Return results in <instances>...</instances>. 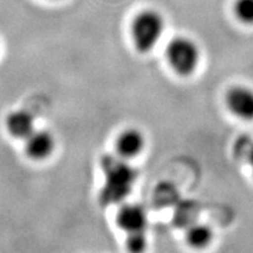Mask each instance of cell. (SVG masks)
<instances>
[{"instance_id":"6da1fadb","label":"cell","mask_w":253,"mask_h":253,"mask_svg":"<svg viewBox=\"0 0 253 253\" xmlns=\"http://www.w3.org/2000/svg\"><path fill=\"white\" fill-rule=\"evenodd\" d=\"M102 168L104 183L101 201L106 205L120 203L131 192L136 181V171L123 158H104Z\"/></svg>"},{"instance_id":"7a4b0ae2","label":"cell","mask_w":253,"mask_h":253,"mask_svg":"<svg viewBox=\"0 0 253 253\" xmlns=\"http://www.w3.org/2000/svg\"><path fill=\"white\" fill-rule=\"evenodd\" d=\"M166 21L162 14L155 9H144L134 18L131 24V37L136 49L148 53L162 39Z\"/></svg>"},{"instance_id":"3957f363","label":"cell","mask_w":253,"mask_h":253,"mask_svg":"<svg viewBox=\"0 0 253 253\" xmlns=\"http://www.w3.org/2000/svg\"><path fill=\"white\" fill-rule=\"evenodd\" d=\"M167 59L170 67L181 77H190L198 68L201 50L197 43L188 37H176L167 47Z\"/></svg>"},{"instance_id":"277c9868","label":"cell","mask_w":253,"mask_h":253,"mask_svg":"<svg viewBox=\"0 0 253 253\" xmlns=\"http://www.w3.org/2000/svg\"><path fill=\"white\" fill-rule=\"evenodd\" d=\"M226 106L238 119L253 120V89L248 86H235L226 93Z\"/></svg>"},{"instance_id":"5b68a950","label":"cell","mask_w":253,"mask_h":253,"mask_svg":"<svg viewBox=\"0 0 253 253\" xmlns=\"http://www.w3.org/2000/svg\"><path fill=\"white\" fill-rule=\"evenodd\" d=\"M116 220L118 225L126 233L143 232L147 229V213L138 204L122 205L116 216Z\"/></svg>"},{"instance_id":"8992f818","label":"cell","mask_w":253,"mask_h":253,"mask_svg":"<svg viewBox=\"0 0 253 253\" xmlns=\"http://www.w3.org/2000/svg\"><path fill=\"white\" fill-rule=\"evenodd\" d=\"M145 147V138L142 131L135 128L123 130L116 140V150L120 157L129 160L138 156Z\"/></svg>"},{"instance_id":"52a82bcc","label":"cell","mask_w":253,"mask_h":253,"mask_svg":"<svg viewBox=\"0 0 253 253\" xmlns=\"http://www.w3.org/2000/svg\"><path fill=\"white\" fill-rule=\"evenodd\" d=\"M55 147L54 136L47 130H34L26 138V153L33 160H45Z\"/></svg>"},{"instance_id":"ba28073f","label":"cell","mask_w":253,"mask_h":253,"mask_svg":"<svg viewBox=\"0 0 253 253\" xmlns=\"http://www.w3.org/2000/svg\"><path fill=\"white\" fill-rule=\"evenodd\" d=\"M6 126L9 134L17 138H26L34 131V119L26 110H17L6 119Z\"/></svg>"},{"instance_id":"9c48e42d","label":"cell","mask_w":253,"mask_h":253,"mask_svg":"<svg viewBox=\"0 0 253 253\" xmlns=\"http://www.w3.org/2000/svg\"><path fill=\"white\" fill-rule=\"evenodd\" d=\"M213 238V232L207 224H195L186 232V242L191 248L201 250L207 248Z\"/></svg>"},{"instance_id":"30bf717a","label":"cell","mask_w":253,"mask_h":253,"mask_svg":"<svg viewBox=\"0 0 253 253\" xmlns=\"http://www.w3.org/2000/svg\"><path fill=\"white\" fill-rule=\"evenodd\" d=\"M235 153L237 157L243 158L249 164L253 173V140L249 136H242L235 144Z\"/></svg>"},{"instance_id":"8fae6325","label":"cell","mask_w":253,"mask_h":253,"mask_svg":"<svg viewBox=\"0 0 253 253\" xmlns=\"http://www.w3.org/2000/svg\"><path fill=\"white\" fill-rule=\"evenodd\" d=\"M148 242L145 231L143 232L126 233V246L130 253H143L147 249Z\"/></svg>"},{"instance_id":"7c38bea8","label":"cell","mask_w":253,"mask_h":253,"mask_svg":"<svg viewBox=\"0 0 253 253\" xmlns=\"http://www.w3.org/2000/svg\"><path fill=\"white\" fill-rule=\"evenodd\" d=\"M235 14L243 24L253 25V0H236Z\"/></svg>"}]
</instances>
